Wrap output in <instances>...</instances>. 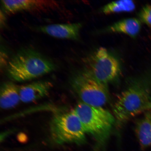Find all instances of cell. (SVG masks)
<instances>
[{"label":"cell","instance_id":"9a60e30c","mask_svg":"<svg viewBox=\"0 0 151 151\" xmlns=\"http://www.w3.org/2000/svg\"><path fill=\"white\" fill-rule=\"evenodd\" d=\"M150 110H151V102L150 104V105H149L148 108V111Z\"/></svg>","mask_w":151,"mask_h":151},{"label":"cell","instance_id":"52a82bcc","mask_svg":"<svg viewBox=\"0 0 151 151\" xmlns=\"http://www.w3.org/2000/svg\"><path fill=\"white\" fill-rule=\"evenodd\" d=\"M82 27L81 23L58 24L39 26L37 31L56 38L77 40Z\"/></svg>","mask_w":151,"mask_h":151},{"label":"cell","instance_id":"4fadbf2b","mask_svg":"<svg viewBox=\"0 0 151 151\" xmlns=\"http://www.w3.org/2000/svg\"><path fill=\"white\" fill-rule=\"evenodd\" d=\"M136 5L133 1L122 0L112 2L102 7L101 11L106 15L129 12L135 10Z\"/></svg>","mask_w":151,"mask_h":151},{"label":"cell","instance_id":"8992f818","mask_svg":"<svg viewBox=\"0 0 151 151\" xmlns=\"http://www.w3.org/2000/svg\"><path fill=\"white\" fill-rule=\"evenodd\" d=\"M71 84L81 102L86 104L103 107L109 101L107 85L96 80L82 69L73 76Z\"/></svg>","mask_w":151,"mask_h":151},{"label":"cell","instance_id":"3957f363","mask_svg":"<svg viewBox=\"0 0 151 151\" xmlns=\"http://www.w3.org/2000/svg\"><path fill=\"white\" fill-rule=\"evenodd\" d=\"M73 110L86 133L92 135L97 142L93 151H106L105 143L116 124L114 115L103 107L92 106L81 101Z\"/></svg>","mask_w":151,"mask_h":151},{"label":"cell","instance_id":"8fae6325","mask_svg":"<svg viewBox=\"0 0 151 151\" xmlns=\"http://www.w3.org/2000/svg\"><path fill=\"white\" fill-rule=\"evenodd\" d=\"M20 86L12 82L1 85L0 94V106L3 109H10L17 106L21 101Z\"/></svg>","mask_w":151,"mask_h":151},{"label":"cell","instance_id":"7a4b0ae2","mask_svg":"<svg viewBox=\"0 0 151 151\" xmlns=\"http://www.w3.org/2000/svg\"><path fill=\"white\" fill-rule=\"evenodd\" d=\"M56 68L53 62L37 51L24 48L18 50L9 60L6 73L11 80L24 82L51 72Z\"/></svg>","mask_w":151,"mask_h":151},{"label":"cell","instance_id":"7c38bea8","mask_svg":"<svg viewBox=\"0 0 151 151\" xmlns=\"http://www.w3.org/2000/svg\"><path fill=\"white\" fill-rule=\"evenodd\" d=\"M45 1H1L3 10L9 14H13L24 10L46 6Z\"/></svg>","mask_w":151,"mask_h":151},{"label":"cell","instance_id":"ba28073f","mask_svg":"<svg viewBox=\"0 0 151 151\" xmlns=\"http://www.w3.org/2000/svg\"><path fill=\"white\" fill-rule=\"evenodd\" d=\"M52 86L50 82L39 81L20 86L21 101L29 103L46 97L50 92Z\"/></svg>","mask_w":151,"mask_h":151},{"label":"cell","instance_id":"5b68a950","mask_svg":"<svg viewBox=\"0 0 151 151\" xmlns=\"http://www.w3.org/2000/svg\"><path fill=\"white\" fill-rule=\"evenodd\" d=\"M51 135L58 144L74 143L83 144L86 133L74 110L54 115L50 122Z\"/></svg>","mask_w":151,"mask_h":151},{"label":"cell","instance_id":"6da1fadb","mask_svg":"<svg viewBox=\"0 0 151 151\" xmlns=\"http://www.w3.org/2000/svg\"><path fill=\"white\" fill-rule=\"evenodd\" d=\"M128 81L113 107L116 124L120 126L137 115L148 111L151 102V68Z\"/></svg>","mask_w":151,"mask_h":151},{"label":"cell","instance_id":"277c9868","mask_svg":"<svg viewBox=\"0 0 151 151\" xmlns=\"http://www.w3.org/2000/svg\"><path fill=\"white\" fill-rule=\"evenodd\" d=\"M83 70L105 85L118 80L121 74L119 58L104 47L96 49L87 55L83 60Z\"/></svg>","mask_w":151,"mask_h":151},{"label":"cell","instance_id":"9c48e42d","mask_svg":"<svg viewBox=\"0 0 151 151\" xmlns=\"http://www.w3.org/2000/svg\"><path fill=\"white\" fill-rule=\"evenodd\" d=\"M141 22L139 19L129 18L123 19L109 26L104 32L108 33L124 34L135 38L140 31Z\"/></svg>","mask_w":151,"mask_h":151},{"label":"cell","instance_id":"5bb4252c","mask_svg":"<svg viewBox=\"0 0 151 151\" xmlns=\"http://www.w3.org/2000/svg\"><path fill=\"white\" fill-rule=\"evenodd\" d=\"M138 16L141 22L151 26V5H147L143 7L139 11Z\"/></svg>","mask_w":151,"mask_h":151},{"label":"cell","instance_id":"30bf717a","mask_svg":"<svg viewBox=\"0 0 151 151\" xmlns=\"http://www.w3.org/2000/svg\"><path fill=\"white\" fill-rule=\"evenodd\" d=\"M135 131L141 148L145 150L151 146V112L147 111L136 122Z\"/></svg>","mask_w":151,"mask_h":151}]
</instances>
